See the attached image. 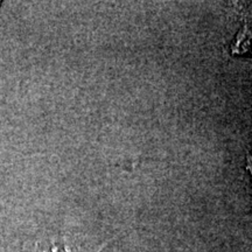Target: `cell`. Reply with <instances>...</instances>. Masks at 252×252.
Returning <instances> with one entry per match:
<instances>
[{"mask_svg":"<svg viewBox=\"0 0 252 252\" xmlns=\"http://www.w3.org/2000/svg\"><path fill=\"white\" fill-rule=\"evenodd\" d=\"M230 50L232 55H252V30L247 20L231 43Z\"/></svg>","mask_w":252,"mask_h":252,"instance_id":"1","label":"cell"},{"mask_svg":"<svg viewBox=\"0 0 252 252\" xmlns=\"http://www.w3.org/2000/svg\"><path fill=\"white\" fill-rule=\"evenodd\" d=\"M245 169L250 172V175L252 178V156L250 153H247V166H245Z\"/></svg>","mask_w":252,"mask_h":252,"instance_id":"2","label":"cell"},{"mask_svg":"<svg viewBox=\"0 0 252 252\" xmlns=\"http://www.w3.org/2000/svg\"><path fill=\"white\" fill-rule=\"evenodd\" d=\"M0 4H1V1H0Z\"/></svg>","mask_w":252,"mask_h":252,"instance_id":"3","label":"cell"}]
</instances>
